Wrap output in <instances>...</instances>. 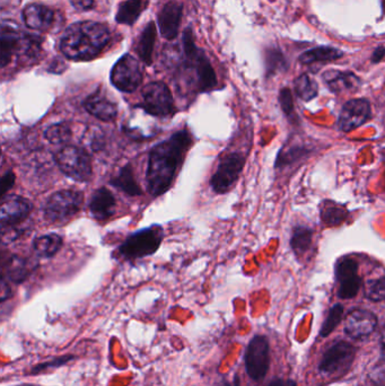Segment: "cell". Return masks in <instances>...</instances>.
<instances>
[{
  "mask_svg": "<svg viewBox=\"0 0 385 386\" xmlns=\"http://www.w3.org/2000/svg\"><path fill=\"white\" fill-rule=\"evenodd\" d=\"M313 231L312 229L298 226L293 229L292 237H290V246L293 252L298 257L307 255V252L312 249Z\"/></svg>",
  "mask_w": 385,
  "mask_h": 386,
  "instance_id": "obj_28",
  "label": "cell"
},
{
  "mask_svg": "<svg viewBox=\"0 0 385 386\" xmlns=\"http://www.w3.org/2000/svg\"><path fill=\"white\" fill-rule=\"evenodd\" d=\"M101 129H95V130H91L88 131V143L91 146L92 150H102L103 145H104V138H103L102 132L99 131Z\"/></svg>",
  "mask_w": 385,
  "mask_h": 386,
  "instance_id": "obj_39",
  "label": "cell"
},
{
  "mask_svg": "<svg viewBox=\"0 0 385 386\" xmlns=\"http://www.w3.org/2000/svg\"><path fill=\"white\" fill-rule=\"evenodd\" d=\"M10 296V287L7 285L6 279L5 277H3V280H1V301H6Z\"/></svg>",
  "mask_w": 385,
  "mask_h": 386,
  "instance_id": "obj_44",
  "label": "cell"
},
{
  "mask_svg": "<svg viewBox=\"0 0 385 386\" xmlns=\"http://www.w3.org/2000/svg\"><path fill=\"white\" fill-rule=\"evenodd\" d=\"M84 194L77 190H60L48 198L43 206L44 218L52 224L71 220L82 208Z\"/></svg>",
  "mask_w": 385,
  "mask_h": 386,
  "instance_id": "obj_4",
  "label": "cell"
},
{
  "mask_svg": "<svg viewBox=\"0 0 385 386\" xmlns=\"http://www.w3.org/2000/svg\"><path fill=\"white\" fill-rule=\"evenodd\" d=\"M23 21L29 29L46 32L52 27L56 14L52 9L41 3H29L22 12Z\"/></svg>",
  "mask_w": 385,
  "mask_h": 386,
  "instance_id": "obj_18",
  "label": "cell"
},
{
  "mask_svg": "<svg viewBox=\"0 0 385 386\" xmlns=\"http://www.w3.org/2000/svg\"><path fill=\"white\" fill-rule=\"evenodd\" d=\"M384 157H385V156H384Z\"/></svg>",
  "mask_w": 385,
  "mask_h": 386,
  "instance_id": "obj_48",
  "label": "cell"
},
{
  "mask_svg": "<svg viewBox=\"0 0 385 386\" xmlns=\"http://www.w3.org/2000/svg\"><path fill=\"white\" fill-rule=\"evenodd\" d=\"M342 315H344V306L342 304L333 305L332 308H330L327 319L324 321L321 330H320L321 336L326 338L332 334L339 323L342 322Z\"/></svg>",
  "mask_w": 385,
  "mask_h": 386,
  "instance_id": "obj_34",
  "label": "cell"
},
{
  "mask_svg": "<svg viewBox=\"0 0 385 386\" xmlns=\"http://www.w3.org/2000/svg\"><path fill=\"white\" fill-rule=\"evenodd\" d=\"M371 104L366 99H353L344 103L338 117V128L344 132L353 131L371 117Z\"/></svg>",
  "mask_w": 385,
  "mask_h": 386,
  "instance_id": "obj_13",
  "label": "cell"
},
{
  "mask_svg": "<svg viewBox=\"0 0 385 386\" xmlns=\"http://www.w3.org/2000/svg\"><path fill=\"white\" fill-rule=\"evenodd\" d=\"M75 358L73 355H64L60 357L55 358V359L50 360V362H46V363L38 364V365L34 366L32 371L29 372L31 375L40 374V373L46 372L49 369H59L62 366L66 365Z\"/></svg>",
  "mask_w": 385,
  "mask_h": 386,
  "instance_id": "obj_37",
  "label": "cell"
},
{
  "mask_svg": "<svg viewBox=\"0 0 385 386\" xmlns=\"http://www.w3.org/2000/svg\"><path fill=\"white\" fill-rule=\"evenodd\" d=\"M62 237L58 234H46L33 241V250L40 257H52L62 249Z\"/></svg>",
  "mask_w": 385,
  "mask_h": 386,
  "instance_id": "obj_27",
  "label": "cell"
},
{
  "mask_svg": "<svg viewBox=\"0 0 385 386\" xmlns=\"http://www.w3.org/2000/svg\"><path fill=\"white\" fill-rule=\"evenodd\" d=\"M268 386H296L294 380H283V378H274V380L268 384Z\"/></svg>",
  "mask_w": 385,
  "mask_h": 386,
  "instance_id": "obj_42",
  "label": "cell"
},
{
  "mask_svg": "<svg viewBox=\"0 0 385 386\" xmlns=\"http://www.w3.org/2000/svg\"><path fill=\"white\" fill-rule=\"evenodd\" d=\"M244 363L246 374L251 380L260 382L266 378L270 365V348L266 336L252 338L245 351Z\"/></svg>",
  "mask_w": 385,
  "mask_h": 386,
  "instance_id": "obj_9",
  "label": "cell"
},
{
  "mask_svg": "<svg viewBox=\"0 0 385 386\" xmlns=\"http://www.w3.org/2000/svg\"><path fill=\"white\" fill-rule=\"evenodd\" d=\"M55 161L64 176L77 182H88L92 178L93 166L91 156L84 148L62 147L55 155Z\"/></svg>",
  "mask_w": 385,
  "mask_h": 386,
  "instance_id": "obj_6",
  "label": "cell"
},
{
  "mask_svg": "<svg viewBox=\"0 0 385 386\" xmlns=\"http://www.w3.org/2000/svg\"><path fill=\"white\" fill-rule=\"evenodd\" d=\"M111 83L123 93L136 91L143 83V71L137 59L129 53L121 57L112 68Z\"/></svg>",
  "mask_w": 385,
  "mask_h": 386,
  "instance_id": "obj_10",
  "label": "cell"
},
{
  "mask_svg": "<svg viewBox=\"0 0 385 386\" xmlns=\"http://www.w3.org/2000/svg\"><path fill=\"white\" fill-rule=\"evenodd\" d=\"M324 84L332 93L355 91L360 86V78L351 71L330 69L322 73Z\"/></svg>",
  "mask_w": 385,
  "mask_h": 386,
  "instance_id": "obj_21",
  "label": "cell"
},
{
  "mask_svg": "<svg viewBox=\"0 0 385 386\" xmlns=\"http://www.w3.org/2000/svg\"><path fill=\"white\" fill-rule=\"evenodd\" d=\"M311 150H307L304 146H289L284 147V150H280L278 154L277 161H276V167L289 166V165L295 164L296 162L301 161L305 156L309 155Z\"/></svg>",
  "mask_w": 385,
  "mask_h": 386,
  "instance_id": "obj_31",
  "label": "cell"
},
{
  "mask_svg": "<svg viewBox=\"0 0 385 386\" xmlns=\"http://www.w3.org/2000/svg\"><path fill=\"white\" fill-rule=\"evenodd\" d=\"M355 356L356 348L351 343L338 341L324 352L318 369L326 375L338 374L349 369Z\"/></svg>",
  "mask_w": 385,
  "mask_h": 386,
  "instance_id": "obj_11",
  "label": "cell"
},
{
  "mask_svg": "<svg viewBox=\"0 0 385 386\" xmlns=\"http://www.w3.org/2000/svg\"><path fill=\"white\" fill-rule=\"evenodd\" d=\"M381 340H382L383 349H384V350H385V327H384V329H383V331H382V338H381Z\"/></svg>",
  "mask_w": 385,
  "mask_h": 386,
  "instance_id": "obj_46",
  "label": "cell"
},
{
  "mask_svg": "<svg viewBox=\"0 0 385 386\" xmlns=\"http://www.w3.org/2000/svg\"><path fill=\"white\" fill-rule=\"evenodd\" d=\"M280 108L284 113L288 117L290 122H298V117L295 112L294 100H293V94L289 88L285 87L279 93Z\"/></svg>",
  "mask_w": 385,
  "mask_h": 386,
  "instance_id": "obj_36",
  "label": "cell"
},
{
  "mask_svg": "<svg viewBox=\"0 0 385 386\" xmlns=\"http://www.w3.org/2000/svg\"><path fill=\"white\" fill-rule=\"evenodd\" d=\"M38 262L29 257L12 255L8 257L6 264L4 266V277L14 284H22L29 278Z\"/></svg>",
  "mask_w": 385,
  "mask_h": 386,
  "instance_id": "obj_22",
  "label": "cell"
},
{
  "mask_svg": "<svg viewBox=\"0 0 385 386\" xmlns=\"http://www.w3.org/2000/svg\"><path fill=\"white\" fill-rule=\"evenodd\" d=\"M223 386H241V383H239V376H237V375H235L232 382H227V380H225L224 383H223Z\"/></svg>",
  "mask_w": 385,
  "mask_h": 386,
  "instance_id": "obj_45",
  "label": "cell"
},
{
  "mask_svg": "<svg viewBox=\"0 0 385 386\" xmlns=\"http://www.w3.org/2000/svg\"><path fill=\"white\" fill-rule=\"evenodd\" d=\"M110 41V31L104 24L77 22L66 29L60 38V51L74 62H90L99 56Z\"/></svg>",
  "mask_w": 385,
  "mask_h": 386,
  "instance_id": "obj_2",
  "label": "cell"
},
{
  "mask_svg": "<svg viewBox=\"0 0 385 386\" xmlns=\"http://www.w3.org/2000/svg\"><path fill=\"white\" fill-rule=\"evenodd\" d=\"M110 183L128 196H136L143 194V190L134 178L132 165H126L120 169L119 172L110 180Z\"/></svg>",
  "mask_w": 385,
  "mask_h": 386,
  "instance_id": "obj_24",
  "label": "cell"
},
{
  "mask_svg": "<svg viewBox=\"0 0 385 386\" xmlns=\"http://www.w3.org/2000/svg\"><path fill=\"white\" fill-rule=\"evenodd\" d=\"M191 145V134L188 130H178L153 148L149 154L146 180L148 192L154 198L162 196L171 187Z\"/></svg>",
  "mask_w": 385,
  "mask_h": 386,
  "instance_id": "obj_1",
  "label": "cell"
},
{
  "mask_svg": "<svg viewBox=\"0 0 385 386\" xmlns=\"http://www.w3.org/2000/svg\"><path fill=\"white\" fill-rule=\"evenodd\" d=\"M155 41H156V25L154 22H149L140 34L136 45L138 57L146 64H150L153 62Z\"/></svg>",
  "mask_w": 385,
  "mask_h": 386,
  "instance_id": "obj_25",
  "label": "cell"
},
{
  "mask_svg": "<svg viewBox=\"0 0 385 386\" xmlns=\"http://www.w3.org/2000/svg\"><path fill=\"white\" fill-rule=\"evenodd\" d=\"M18 386H38V385H33V384H22V385Z\"/></svg>",
  "mask_w": 385,
  "mask_h": 386,
  "instance_id": "obj_47",
  "label": "cell"
},
{
  "mask_svg": "<svg viewBox=\"0 0 385 386\" xmlns=\"http://www.w3.org/2000/svg\"><path fill=\"white\" fill-rule=\"evenodd\" d=\"M342 56H344V52L336 48L318 47L302 53L301 56L298 57V62L304 64L335 62V60L342 58Z\"/></svg>",
  "mask_w": 385,
  "mask_h": 386,
  "instance_id": "obj_26",
  "label": "cell"
},
{
  "mask_svg": "<svg viewBox=\"0 0 385 386\" xmlns=\"http://www.w3.org/2000/svg\"><path fill=\"white\" fill-rule=\"evenodd\" d=\"M294 91L301 100L309 102L318 96V85L314 79L303 73L294 80Z\"/></svg>",
  "mask_w": 385,
  "mask_h": 386,
  "instance_id": "obj_30",
  "label": "cell"
},
{
  "mask_svg": "<svg viewBox=\"0 0 385 386\" xmlns=\"http://www.w3.org/2000/svg\"><path fill=\"white\" fill-rule=\"evenodd\" d=\"M370 378L375 386H385V360H379L377 365L374 366Z\"/></svg>",
  "mask_w": 385,
  "mask_h": 386,
  "instance_id": "obj_38",
  "label": "cell"
},
{
  "mask_svg": "<svg viewBox=\"0 0 385 386\" xmlns=\"http://www.w3.org/2000/svg\"><path fill=\"white\" fill-rule=\"evenodd\" d=\"M88 208L97 220H108L115 214L117 199L108 187H99L92 194Z\"/></svg>",
  "mask_w": 385,
  "mask_h": 386,
  "instance_id": "obj_19",
  "label": "cell"
},
{
  "mask_svg": "<svg viewBox=\"0 0 385 386\" xmlns=\"http://www.w3.org/2000/svg\"><path fill=\"white\" fill-rule=\"evenodd\" d=\"M84 108L90 115L97 120L110 122L118 117V108L115 103L105 96L101 91L95 92L84 101Z\"/></svg>",
  "mask_w": 385,
  "mask_h": 386,
  "instance_id": "obj_20",
  "label": "cell"
},
{
  "mask_svg": "<svg viewBox=\"0 0 385 386\" xmlns=\"http://www.w3.org/2000/svg\"><path fill=\"white\" fill-rule=\"evenodd\" d=\"M15 183V174L13 171H8V172L3 176L1 179V196H6V193L12 189L13 185Z\"/></svg>",
  "mask_w": 385,
  "mask_h": 386,
  "instance_id": "obj_40",
  "label": "cell"
},
{
  "mask_svg": "<svg viewBox=\"0 0 385 386\" xmlns=\"http://www.w3.org/2000/svg\"><path fill=\"white\" fill-rule=\"evenodd\" d=\"M46 139L53 145H62L71 138V129L67 123L60 122L52 124L44 132Z\"/></svg>",
  "mask_w": 385,
  "mask_h": 386,
  "instance_id": "obj_33",
  "label": "cell"
},
{
  "mask_svg": "<svg viewBox=\"0 0 385 386\" xmlns=\"http://www.w3.org/2000/svg\"><path fill=\"white\" fill-rule=\"evenodd\" d=\"M287 69V62L283 52L279 49H269L266 52L267 76L272 77L278 73H283Z\"/></svg>",
  "mask_w": 385,
  "mask_h": 386,
  "instance_id": "obj_32",
  "label": "cell"
},
{
  "mask_svg": "<svg viewBox=\"0 0 385 386\" xmlns=\"http://www.w3.org/2000/svg\"><path fill=\"white\" fill-rule=\"evenodd\" d=\"M182 48L184 56L181 67L182 76L187 79L191 88L198 93L213 91L217 86L216 73L204 50L197 47L192 29L190 27L183 32Z\"/></svg>",
  "mask_w": 385,
  "mask_h": 386,
  "instance_id": "obj_3",
  "label": "cell"
},
{
  "mask_svg": "<svg viewBox=\"0 0 385 386\" xmlns=\"http://www.w3.org/2000/svg\"><path fill=\"white\" fill-rule=\"evenodd\" d=\"M385 56V48L384 47H379L377 49H375V51H374L373 55H372V62H374V64H377V62H381L383 58H384Z\"/></svg>",
  "mask_w": 385,
  "mask_h": 386,
  "instance_id": "obj_43",
  "label": "cell"
},
{
  "mask_svg": "<svg viewBox=\"0 0 385 386\" xmlns=\"http://www.w3.org/2000/svg\"><path fill=\"white\" fill-rule=\"evenodd\" d=\"M365 296L372 301H382L385 299V276L371 279L365 285Z\"/></svg>",
  "mask_w": 385,
  "mask_h": 386,
  "instance_id": "obj_35",
  "label": "cell"
},
{
  "mask_svg": "<svg viewBox=\"0 0 385 386\" xmlns=\"http://www.w3.org/2000/svg\"><path fill=\"white\" fill-rule=\"evenodd\" d=\"M148 6V0H126L118 7L115 21L122 25L132 27L144 10Z\"/></svg>",
  "mask_w": 385,
  "mask_h": 386,
  "instance_id": "obj_23",
  "label": "cell"
},
{
  "mask_svg": "<svg viewBox=\"0 0 385 386\" xmlns=\"http://www.w3.org/2000/svg\"><path fill=\"white\" fill-rule=\"evenodd\" d=\"M377 325V317L371 310H353L344 322V332L353 339L371 336Z\"/></svg>",
  "mask_w": 385,
  "mask_h": 386,
  "instance_id": "obj_15",
  "label": "cell"
},
{
  "mask_svg": "<svg viewBox=\"0 0 385 386\" xmlns=\"http://www.w3.org/2000/svg\"><path fill=\"white\" fill-rule=\"evenodd\" d=\"M71 5H73L77 10H90L93 8L94 0H70Z\"/></svg>",
  "mask_w": 385,
  "mask_h": 386,
  "instance_id": "obj_41",
  "label": "cell"
},
{
  "mask_svg": "<svg viewBox=\"0 0 385 386\" xmlns=\"http://www.w3.org/2000/svg\"><path fill=\"white\" fill-rule=\"evenodd\" d=\"M182 3L171 0L162 7L158 14V27L162 36L167 40H174L178 36L182 21Z\"/></svg>",
  "mask_w": 385,
  "mask_h": 386,
  "instance_id": "obj_16",
  "label": "cell"
},
{
  "mask_svg": "<svg viewBox=\"0 0 385 386\" xmlns=\"http://www.w3.org/2000/svg\"><path fill=\"white\" fill-rule=\"evenodd\" d=\"M320 216L324 225L336 227L347 220L348 211L344 206L338 205L336 202H324Z\"/></svg>",
  "mask_w": 385,
  "mask_h": 386,
  "instance_id": "obj_29",
  "label": "cell"
},
{
  "mask_svg": "<svg viewBox=\"0 0 385 386\" xmlns=\"http://www.w3.org/2000/svg\"><path fill=\"white\" fill-rule=\"evenodd\" d=\"M163 235V229L158 225L140 229L120 245V255L127 260H137L154 255L161 246Z\"/></svg>",
  "mask_w": 385,
  "mask_h": 386,
  "instance_id": "obj_5",
  "label": "cell"
},
{
  "mask_svg": "<svg viewBox=\"0 0 385 386\" xmlns=\"http://www.w3.org/2000/svg\"><path fill=\"white\" fill-rule=\"evenodd\" d=\"M245 165V157L241 152H230L219 161L216 172L210 180L213 190L223 194L231 190L237 183Z\"/></svg>",
  "mask_w": 385,
  "mask_h": 386,
  "instance_id": "obj_8",
  "label": "cell"
},
{
  "mask_svg": "<svg viewBox=\"0 0 385 386\" xmlns=\"http://www.w3.org/2000/svg\"><path fill=\"white\" fill-rule=\"evenodd\" d=\"M32 203L24 196L9 194L5 196L0 207L1 227H12L24 222L31 214Z\"/></svg>",
  "mask_w": 385,
  "mask_h": 386,
  "instance_id": "obj_14",
  "label": "cell"
},
{
  "mask_svg": "<svg viewBox=\"0 0 385 386\" xmlns=\"http://www.w3.org/2000/svg\"><path fill=\"white\" fill-rule=\"evenodd\" d=\"M143 101L137 108L153 115L167 117L174 115L175 106L172 93L169 86L163 82H153L147 84L141 91Z\"/></svg>",
  "mask_w": 385,
  "mask_h": 386,
  "instance_id": "obj_7",
  "label": "cell"
},
{
  "mask_svg": "<svg viewBox=\"0 0 385 386\" xmlns=\"http://www.w3.org/2000/svg\"><path fill=\"white\" fill-rule=\"evenodd\" d=\"M23 36L14 25L9 22H3L1 24V34H0V62L1 67H6L12 60L13 56L21 52L23 44Z\"/></svg>",
  "mask_w": 385,
  "mask_h": 386,
  "instance_id": "obj_17",
  "label": "cell"
},
{
  "mask_svg": "<svg viewBox=\"0 0 385 386\" xmlns=\"http://www.w3.org/2000/svg\"><path fill=\"white\" fill-rule=\"evenodd\" d=\"M339 283L338 296L342 299H354L358 294L362 279L358 276V264L351 257H344L336 266Z\"/></svg>",
  "mask_w": 385,
  "mask_h": 386,
  "instance_id": "obj_12",
  "label": "cell"
}]
</instances>
